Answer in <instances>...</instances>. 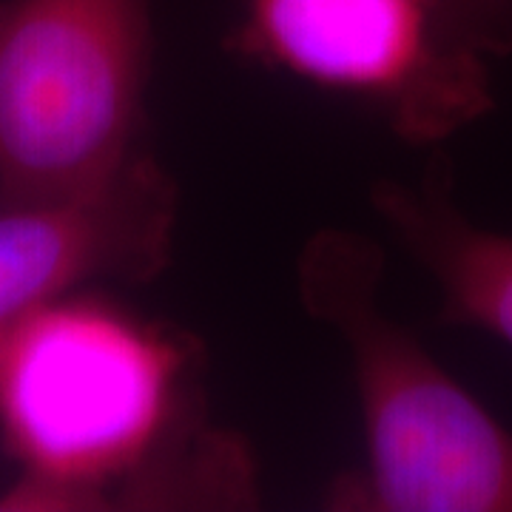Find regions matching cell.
<instances>
[{
  "label": "cell",
  "instance_id": "obj_4",
  "mask_svg": "<svg viewBox=\"0 0 512 512\" xmlns=\"http://www.w3.org/2000/svg\"><path fill=\"white\" fill-rule=\"evenodd\" d=\"M228 49L353 100L410 146L436 148L495 109L493 57L444 0H242Z\"/></svg>",
  "mask_w": 512,
  "mask_h": 512
},
{
  "label": "cell",
  "instance_id": "obj_5",
  "mask_svg": "<svg viewBox=\"0 0 512 512\" xmlns=\"http://www.w3.org/2000/svg\"><path fill=\"white\" fill-rule=\"evenodd\" d=\"M177 225L180 185L146 148L92 185L0 200V333L100 279H157Z\"/></svg>",
  "mask_w": 512,
  "mask_h": 512
},
{
  "label": "cell",
  "instance_id": "obj_2",
  "mask_svg": "<svg viewBox=\"0 0 512 512\" xmlns=\"http://www.w3.org/2000/svg\"><path fill=\"white\" fill-rule=\"evenodd\" d=\"M384 254L359 231L322 228L296 256L302 308L350 356L365 461L339 476V512H512V427L382 305Z\"/></svg>",
  "mask_w": 512,
  "mask_h": 512
},
{
  "label": "cell",
  "instance_id": "obj_1",
  "mask_svg": "<svg viewBox=\"0 0 512 512\" xmlns=\"http://www.w3.org/2000/svg\"><path fill=\"white\" fill-rule=\"evenodd\" d=\"M0 512L245 510L248 444L202 407V348L80 291L0 333Z\"/></svg>",
  "mask_w": 512,
  "mask_h": 512
},
{
  "label": "cell",
  "instance_id": "obj_7",
  "mask_svg": "<svg viewBox=\"0 0 512 512\" xmlns=\"http://www.w3.org/2000/svg\"><path fill=\"white\" fill-rule=\"evenodd\" d=\"M464 32L493 57L512 52V0H444Z\"/></svg>",
  "mask_w": 512,
  "mask_h": 512
},
{
  "label": "cell",
  "instance_id": "obj_3",
  "mask_svg": "<svg viewBox=\"0 0 512 512\" xmlns=\"http://www.w3.org/2000/svg\"><path fill=\"white\" fill-rule=\"evenodd\" d=\"M154 0H0V200L92 185L143 151Z\"/></svg>",
  "mask_w": 512,
  "mask_h": 512
},
{
  "label": "cell",
  "instance_id": "obj_6",
  "mask_svg": "<svg viewBox=\"0 0 512 512\" xmlns=\"http://www.w3.org/2000/svg\"><path fill=\"white\" fill-rule=\"evenodd\" d=\"M370 205L433 282L441 322L512 348V234L478 225L458 208L450 163L436 157L419 183L379 180Z\"/></svg>",
  "mask_w": 512,
  "mask_h": 512
}]
</instances>
